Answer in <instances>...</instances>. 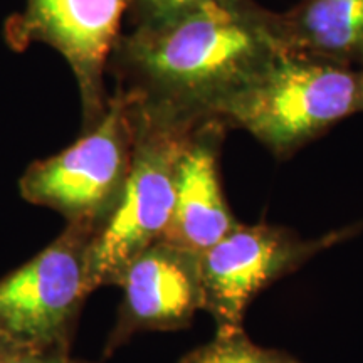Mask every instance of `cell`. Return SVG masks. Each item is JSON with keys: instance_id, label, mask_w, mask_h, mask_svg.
I'll return each instance as SVG.
<instances>
[{"instance_id": "1", "label": "cell", "mask_w": 363, "mask_h": 363, "mask_svg": "<svg viewBox=\"0 0 363 363\" xmlns=\"http://www.w3.org/2000/svg\"><path fill=\"white\" fill-rule=\"evenodd\" d=\"M286 51L279 12L208 0L121 35L110 65L143 110L197 125L217 118Z\"/></svg>"}, {"instance_id": "2", "label": "cell", "mask_w": 363, "mask_h": 363, "mask_svg": "<svg viewBox=\"0 0 363 363\" xmlns=\"http://www.w3.org/2000/svg\"><path fill=\"white\" fill-rule=\"evenodd\" d=\"M363 111L362 72L284 51L219 113L227 128L251 133L279 160Z\"/></svg>"}, {"instance_id": "3", "label": "cell", "mask_w": 363, "mask_h": 363, "mask_svg": "<svg viewBox=\"0 0 363 363\" xmlns=\"http://www.w3.org/2000/svg\"><path fill=\"white\" fill-rule=\"evenodd\" d=\"M133 145L135 98L116 86L103 115L81 138L27 167L19 180L22 199L98 235L123 195Z\"/></svg>"}, {"instance_id": "4", "label": "cell", "mask_w": 363, "mask_h": 363, "mask_svg": "<svg viewBox=\"0 0 363 363\" xmlns=\"http://www.w3.org/2000/svg\"><path fill=\"white\" fill-rule=\"evenodd\" d=\"M194 126L143 110L135 99L133 157L123 195L89 246L93 291L116 286L130 262L163 239L174 212L177 163Z\"/></svg>"}, {"instance_id": "5", "label": "cell", "mask_w": 363, "mask_h": 363, "mask_svg": "<svg viewBox=\"0 0 363 363\" xmlns=\"http://www.w3.org/2000/svg\"><path fill=\"white\" fill-rule=\"evenodd\" d=\"M96 235L74 225L0 279V333L29 350L71 348L89 281Z\"/></svg>"}, {"instance_id": "6", "label": "cell", "mask_w": 363, "mask_h": 363, "mask_svg": "<svg viewBox=\"0 0 363 363\" xmlns=\"http://www.w3.org/2000/svg\"><path fill=\"white\" fill-rule=\"evenodd\" d=\"M357 233L358 225H348L316 239H303L283 225L239 222L201 252L203 311L214 318L217 330L242 328L257 294Z\"/></svg>"}, {"instance_id": "7", "label": "cell", "mask_w": 363, "mask_h": 363, "mask_svg": "<svg viewBox=\"0 0 363 363\" xmlns=\"http://www.w3.org/2000/svg\"><path fill=\"white\" fill-rule=\"evenodd\" d=\"M131 0H26L11 17L6 38L16 51L40 43L56 49L74 72L83 104L84 128L106 108L104 74L121 34Z\"/></svg>"}, {"instance_id": "8", "label": "cell", "mask_w": 363, "mask_h": 363, "mask_svg": "<svg viewBox=\"0 0 363 363\" xmlns=\"http://www.w3.org/2000/svg\"><path fill=\"white\" fill-rule=\"evenodd\" d=\"M116 286L123 289V299L104 355L140 331L190 326L195 313L203 310L201 252L162 239L130 262Z\"/></svg>"}, {"instance_id": "9", "label": "cell", "mask_w": 363, "mask_h": 363, "mask_svg": "<svg viewBox=\"0 0 363 363\" xmlns=\"http://www.w3.org/2000/svg\"><path fill=\"white\" fill-rule=\"evenodd\" d=\"M227 126L219 118L195 125L182 148L175 174V203L163 240L202 252L239 224L220 182V148Z\"/></svg>"}, {"instance_id": "10", "label": "cell", "mask_w": 363, "mask_h": 363, "mask_svg": "<svg viewBox=\"0 0 363 363\" xmlns=\"http://www.w3.org/2000/svg\"><path fill=\"white\" fill-rule=\"evenodd\" d=\"M279 22L286 51L363 66V0H299Z\"/></svg>"}, {"instance_id": "11", "label": "cell", "mask_w": 363, "mask_h": 363, "mask_svg": "<svg viewBox=\"0 0 363 363\" xmlns=\"http://www.w3.org/2000/svg\"><path fill=\"white\" fill-rule=\"evenodd\" d=\"M179 363H301L289 353L256 345L244 328L217 330L211 342L185 353Z\"/></svg>"}, {"instance_id": "12", "label": "cell", "mask_w": 363, "mask_h": 363, "mask_svg": "<svg viewBox=\"0 0 363 363\" xmlns=\"http://www.w3.org/2000/svg\"><path fill=\"white\" fill-rule=\"evenodd\" d=\"M206 2L208 0H131L128 12L135 26H143L167 21Z\"/></svg>"}, {"instance_id": "13", "label": "cell", "mask_w": 363, "mask_h": 363, "mask_svg": "<svg viewBox=\"0 0 363 363\" xmlns=\"http://www.w3.org/2000/svg\"><path fill=\"white\" fill-rule=\"evenodd\" d=\"M11 363H93L71 355L69 348L48 350H22Z\"/></svg>"}, {"instance_id": "14", "label": "cell", "mask_w": 363, "mask_h": 363, "mask_svg": "<svg viewBox=\"0 0 363 363\" xmlns=\"http://www.w3.org/2000/svg\"><path fill=\"white\" fill-rule=\"evenodd\" d=\"M22 350H29V348H22L21 345L0 333V363H11Z\"/></svg>"}, {"instance_id": "15", "label": "cell", "mask_w": 363, "mask_h": 363, "mask_svg": "<svg viewBox=\"0 0 363 363\" xmlns=\"http://www.w3.org/2000/svg\"><path fill=\"white\" fill-rule=\"evenodd\" d=\"M360 72H362V81H363V66L360 67Z\"/></svg>"}]
</instances>
